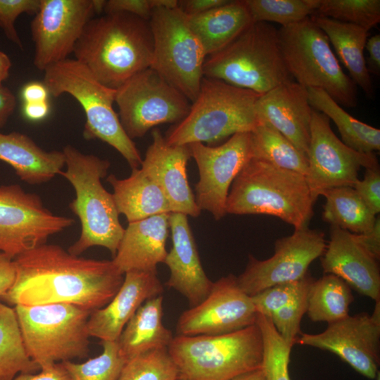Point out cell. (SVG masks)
<instances>
[{
    "instance_id": "6da1fadb",
    "label": "cell",
    "mask_w": 380,
    "mask_h": 380,
    "mask_svg": "<svg viewBox=\"0 0 380 380\" xmlns=\"http://www.w3.org/2000/svg\"><path fill=\"white\" fill-rule=\"evenodd\" d=\"M14 262L15 281L1 299L14 306L65 303L92 312L110 301L124 279L112 260L75 255L56 244H42Z\"/></svg>"
},
{
    "instance_id": "7a4b0ae2",
    "label": "cell",
    "mask_w": 380,
    "mask_h": 380,
    "mask_svg": "<svg viewBox=\"0 0 380 380\" xmlns=\"http://www.w3.org/2000/svg\"><path fill=\"white\" fill-rule=\"evenodd\" d=\"M73 53L101 84L117 89L151 66L153 41L149 22L125 13L94 17L85 25Z\"/></svg>"
},
{
    "instance_id": "3957f363",
    "label": "cell",
    "mask_w": 380,
    "mask_h": 380,
    "mask_svg": "<svg viewBox=\"0 0 380 380\" xmlns=\"http://www.w3.org/2000/svg\"><path fill=\"white\" fill-rule=\"evenodd\" d=\"M314 204L304 175L251 158L231 185L226 213L272 215L301 229L309 227Z\"/></svg>"
},
{
    "instance_id": "277c9868",
    "label": "cell",
    "mask_w": 380,
    "mask_h": 380,
    "mask_svg": "<svg viewBox=\"0 0 380 380\" xmlns=\"http://www.w3.org/2000/svg\"><path fill=\"white\" fill-rule=\"evenodd\" d=\"M63 153L66 170L62 175L72 184L75 198L69 208L80 222L81 233L68 251L80 255L93 246L107 248L114 256L125 229L119 221L113 194L101 183L110 163L93 154H86L70 144Z\"/></svg>"
},
{
    "instance_id": "5b68a950",
    "label": "cell",
    "mask_w": 380,
    "mask_h": 380,
    "mask_svg": "<svg viewBox=\"0 0 380 380\" xmlns=\"http://www.w3.org/2000/svg\"><path fill=\"white\" fill-rule=\"evenodd\" d=\"M260 95L203 77L189 113L168 131L165 141L177 146L211 144L236 133L251 132L259 123L255 103Z\"/></svg>"
},
{
    "instance_id": "8992f818",
    "label": "cell",
    "mask_w": 380,
    "mask_h": 380,
    "mask_svg": "<svg viewBox=\"0 0 380 380\" xmlns=\"http://www.w3.org/2000/svg\"><path fill=\"white\" fill-rule=\"evenodd\" d=\"M203 77L263 94L293 80L284 61L278 29L253 22L227 46L207 56Z\"/></svg>"
},
{
    "instance_id": "52a82bcc",
    "label": "cell",
    "mask_w": 380,
    "mask_h": 380,
    "mask_svg": "<svg viewBox=\"0 0 380 380\" xmlns=\"http://www.w3.org/2000/svg\"><path fill=\"white\" fill-rule=\"evenodd\" d=\"M43 83L50 95H71L86 116L83 137L100 139L117 150L132 169L141 166L142 158L133 140L125 133L113 107L116 89L101 84L77 60L66 58L47 68Z\"/></svg>"
},
{
    "instance_id": "ba28073f",
    "label": "cell",
    "mask_w": 380,
    "mask_h": 380,
    "mask_svg": "<svg viewBox=\"0 0 380 380\" xmlns=\"http://www.w3.org/2000/svg\"><path fill=\"white\" fill-rule=\"evenodd\" d=\"M167 350L179 380H229L262 367L263 344L255 322L224 334L177 335Z\"/></svg>"
},
{
    "instance_id": "9c48e42d",
    "label": "cell",
    "mask_w": 380,
    "mask_h": 380,
    "mask_svg": "<svg viewBox=\"0 0 380 380\" xmlns=\"http://www.w3.org/2000/svg\"><path fill=\"white\" fill-rule=\"evenodd\" d=\"M278 38L286 67L296 82L322 89L340 106H357V86L343 72L326 34L310 17L281 27Z\"/></svg>"
},
{
    "instance_id": "30bf717a",
    "label": "cell",
    "mask_w": 380,
    "mask_h": 380,
    "mask_svg": "<svg viewBox=\"0 0 380 380\" xmlns=\"http://www.w3.org/2000/svg\"><path fill=\"white\" fill-rule=\"evenodd\" d=\"M14 308L27 355L40 369L88 356L91 311L65 303Z\"/></svg>"
},
{
    "instance_id": "8fae6325",
    "label": "cell",
    "mask_w": 380,
    "mask_h": 380,
    "mask_svg": "<svg viewBox=\"0 0 380 380\" xmlns=\"http://www.w3.org/2000/svg\"><path fill=\"white\" fill-rule=\"evenodd\" d=\"M148 22L153 41L151 68L193 102L200 89L207 56L189 26L187 15L178 7L155 8Z\"/></svg>"
},
{
    "instance_id": "7c38bea8",
    "label": "cell",
    "mask_w": 380,
    "mask_h": 380,
    "mask_svg": "<svg viewBox=\"0 0 380 380\" xmlns=\"http://www.w3.org/2000/svg\"><path fill=\"white\" fill-rule=\"evenodd\" d=\"M115 102L121 125L132 140L160 124L179 122L191 107L189 100L151 67L118 88Z\"/></svg>"
},
{
    "instance_id": "4fadbf2b",
    "label": "cell",
    "mask_w": 380,
    "mask_h": 380,
    "mask_svg": "<svg viewBox=\"0 0 380 380\" xmlns=\"http://www.w3.org/2000/svg\"><path fill=\"white\" fill-rule=\"evenodd\" d=\"M74 223L53 214L38 194L18 184L0 185V251L11 258L46 243Z\"/></svg>"
},
{
    "instance_id": "5bb4252c",
    "label": "cell",
    "mask_w": 380,
    "mask_h": 380,
    "mask_svg": "<svg viewBox=\"0 0 380 380\" xmlns=\"http://www.w3.org/2000/svg\"><path fill=\"white\" fill-rule=\"evenodd\" d=\"M308 158L305 179L314 203L328 189L353 187L360 167L379 166L374 153H360L344 144L332 131L329 118L314 109Z\"/></svg>"
},
{
    "instance_id": "9a60e30c",
    "label": "cell",
    "mask_w": 380,
    "mask_h": 380,
    "mask_svg": "<svg viewBox=\"0 0 380 380\" xmlns=\"http://www.w3.org/2000/svg\"><path fill=\"white\" fill-rule=\"evenodd\" d=\"M326 246L322 232L309 227L295 229L291 235L275 241L270 258L260 260L250 255L245 270L236 277L238 284L252 296L272 286L299 280Z\"/></svg>"
},
{
    "instance_id": "2e32d148",
    "label": "cell",
    "mask_w": 380,
    "mask_h": 380,
    "mask_svg": "<svg viewBox=\"0 0 380 380\" xmlns=\"http://www.w3.org/2000/svg\"><path fill=\"white\" fill-rule=\"evenodd\" d=\"M250 132L236 133L217 146L200 142L188 144L199 172L195 186L196 203L201 210L208 211L216 220L226 215L229 188L251 158Z\"/></svg>"
},
{
    "instance_id": "e0dca14e",
    "label": "cell",
    "mask_w": 380,
    "mask_h": 380,
    "mask_svg": "<svg viewBox=\"0 0 380 380\" xmlns=\"http://www.w3.org/2000/svg\"><path fill=\"white\" fill-rule=\"evenodd\" d=\"M95 15L93 0H40L30 23L34 66L44 72L68 58Z\"/></svg>"
},
{
    "instance_id": "ac0fdd59",
    "label": "cell",
    "mask_w": 380,
    "mask_h": 380,
    "mask_svg": "<svg viewBox=\"0 0 380 380\" xmlns=\"http://www.w3.org/2000/svg\"><path fill=\"white\" fill-rule=\"evenodd\" d=\"M380 300L372 315H348L329 324L319 334L300 332L296 343L330 351L369 379L376 376L380 362Z\"/></svg>"
},
{
    "instance_id": "d6986e66",
    "label": "cell",
    "mask_w": 380,
    "mask_h": 380,
    "mask_svg": "<svg viewBox=\"0 0 380 380\" xmlns=\"http://www.w3.org/2000/svg\"><path fill=\"white\" fill-rule=\"evenodd\" d=\"M256 317L251 297L230 274L213 282L206 298L181 314L176 331L188 336L224 334L255 324Z\"/></svg>"
},
{
    "instance_id": "ffe728a7",
    "label": "cell",
    "mask_w": 380,
    "mask_h": 380,
    "mask_svg": "<svg viewBox=\"0 0 380 380\" xmlns=\"http://www.w3.org/2000/svg\"><path fill=\"white\" fill-rule=\"evenodd\" d=\"M142 160L141 170L162 190L172 213L197 217L201 210L189 184L186 165L191 157L188 145H169L158 129Z\"/></svg>"
},
{
    "instance_id": "44dd1931",
    "label": "cell",
    "mask_w": 380,
    "mask_h": 380,
    "mask_svg": "<svg viewBox=\"0 0 380 380\" xmlns=\"http://www.w3.org/2000/svg\"><path fill=\"white\" fill-rule=\"evenodd\" d=\"M329 238L320 259L324 273L340 277L363 296L380 300L379 260L361 246L353 233L331 225Z\"/></svg>"
},
{
    "instance_id": "7402d4cb",
    "label": "cell",
    "mask_w": 380,
    "mask_h": 380,
    "mask_svg": "<svg viewBox=\"0 0 380 380\" xmlns=\"http://www.w3.org/2000/svg\"><path fill=\"white\" fill-rule=\"evenodd\" d=\"M163 290L157 272H126L110 301L91 312L87 325L89 336L101 341H117L138 308L148 299L162 295Z\"/></svg>"
},
{
    "instance_id": "603a6c76",
    "label": "cell",
    "mask_w": 380,
    "mask_h": 380,
    "mask_svg": "<svg viewBox=\"0 0 380 380\" xmlns=\"http://www.w3.org/2000/svg\"><path fill=\"white\" fill-rule=\"evenodd\" d=\"M312 110L308 89L293 80L260 95L255 103L258 118L269 122L307 157Z\"/></svg>"
},
{
    "instance_id": "cb8c5ba5",
    "label": "cell",
    "mask_w": 380,
    "mask_h": 380,
    "mask_svg": "<svg viewBox=\"0 0 380 380\" xmlns=\"http://www.w3.org/2000/svg\"><path fill=\"white\" fill-rule=\"evenodd\" d=\"M169 225L172 245L164 262L170 272L166 285L184 296L191 308L206 298L213 281L202 267L187 215L170 213Z\"/></svg>"
},
{
    "instance_id": "d4e9b609",
    "label": "cell",
    "mask_w": 380,
    "mask_h": 380,
    "mask_svg": "<svg viewBox=\"0 0 380 380\" xmlns=\"http://www.w3.org/2000/svg\"><path fill=\"white\" fill-rule=\"evenodd\" d=\"M170 213L156 215L128 223L112 262L120 272H157L167 251Z\"/></svg>"
},
{
    "instance_id": "484cf974",
    "label": "cell",
    "mask_w": 380,
    "mask_h": 380,
    "mask_svg": "<svg viewBox=\"0 0 380 380\" xmlns=\"http://www.w3.org/2000/svg\"><path fill=\"white\" fill-rule=\"evenodd\" d=\"M0 160L8 164L21 180L40 184L61 175L65 165L63 151H47L32 138L18 132H0Z\"/></svg>"
},
{
    "instance_id": "4316f807",
    "label": "cell",
    "mask_w": 380,
    "mask_h": 380,
    "mask_svg": "<svg viewBox=\"0 0 380 380\" xmlns=\"http://www.w3.org/2000/svg\"><path fill=\"white\" fill-rule=\"evenodd\" d=\"M163 300L162 295L146 300L125 327L117 343L125 362L153 350L168 348L174 336L163 323Z\"/></svg>"
},
{
    "instance_id": "83f0119b",
    "label": "cell",
    "mask_w": 380,
    "mask_h": 380,
    "mask_svg": "<svg viewBox=\"0 0 380 380\" xmlns=\"http://www.w3.org/2000/svg\"><path fill=\"white\" fill-rule=\"evenodd\" d=\"M107 182L113 189L112 194L118 213L124 215L128 223L172 213L162 190L141 168L132 169L130 176L125 179L110 175Z\"/></svg>"
},
{
    "instance_id": "f1b7e54d",
    "label": "cell",
    "mask_w": 380,
    "mask_h": 380,
    "mask_svg": "<svg viewBox=\"0 0 380 380\" xmlns=\"http://www.w3.org/2000/svg\"><path fill=\"white\" fill-rule=\"evenodd\" d=\"M187 16L207 56L222 50L253 23L244 0H229L205 13Z\"/></svg>"
},
{
    "instance_id": "f546056e",
    "label": "cell",
    "mask_w": 380,
    "mask_h": 380,
    "mask_svg": "<svg viewBox=\"0 0 380 380\" xmlns=\"http://www.w3.org/2000/svg\"><path fill=\"white\" fill-rule=\"evenodd\" d=\"M310 17L327 36L354 84L366 96L373 97V84L364 56L369 30L326 17L314 15Z\"/></svg>"
},
{
    "instance_id": "4dcf8cb0",
    "label": "cell",
    "mask_w": 380,
    "mask_h": 380,
    "mask_svg": "<svg viewBox=\"0 0 380 380\" xmlns=\"http://www.w3.org/2000/svg\"><path fill=\"white\" fill-rule=\"evenodd\" d=\"M311 107L325 115L336 125L342 142L350 148L363 153L380 150V130L364 123L348 113L324 91L307 88Z\"/></svg>"
},
{
    "instance_id": "1f68e13d",
    "label": "cell",
    "mask_w": 380,
    "mask_h": 380,
    "mask_svg": "<svg viewBox=\"0 0 380 380\" xmlns=\"http://www.w3.org/2000/svg\"><path fill=\"white\" fill-rule=\"evenodd\" d=\"M250 134L251 158L306 176L308 157L269 122L259 120Z\"/></svg>"
},
{
    "instance_id": "d6a6232c",
    "label": "cell",
    "mask_w": 380,
    "mask_h": 380,
    "mask_svg": "<svg viewBox=\"0 0 380 380\" xmlns=\"http://www.w3.org/2000/svg\"><path fill=\"white\" fill-rule=\"evenodd\" d=\"M354 297L349 285L340 277L324 274L312 283L306 313L312 322H336L349 315Z\"/></svg>"
},
{
    "instance_id": "836d02e7",
    "label": "cell",
    "mask_w": 380,
    "mask_h": 380,
    "mask_svg": "<svg viewBox=\"0 0 380 380\" xmlns=\"http://www.w3.org/2000/svg\"><path fill=\"white\" fill-rule=\"evenodd\" d=\"M322 220L353 234L370 230L376 215H374L350 186L335 187L325 191Z\"/></svg>"
},
{
    "instance_id": "e575fe53",
    "label": "cell",
    "mask_w": 380,
    "mask_h": 380,
    "mask_svg": "<svg viewBox=\"0 0 380 380\" xmlns=\"http://www.w3.org/2000/svg\"><path fill=\"white\" fill-rule=\"evenodd\" d=\"M40 369L27 355L15 308L0 301V380Z\"/></svg>"
},
{
    "instance_id": "d590c367",
    "label": "cell",
    "mask_w": 380,
    "mask_h": 380,
    "mask_svg": "<svg viewBox=\"0 0 380 380\" xmlns=\"http://www.w3.org/2000/svg\"><path fill=\"white\" fill-rule=\"evenodd\" d=\"M253 22L277 23L285 27L313 15L320 0H244Z\"/></svg>"
},
{
    "instance_id": "8d00e7d4",
    "label": "cell",
    "mask_w": 380,
    "mask_h": 380,
    "mask_svg": "<svg viewBox=\"0 0 380 380\" xmlns=\"http://www.w3.org/2000/svg\"><path fill=\"white\" fill-rule=\"evenodd\" d=\"M313 15L356 25L369 30L380 22V1L320 0Z\"/></svg>"
},
{
    "instance_id": "74e56055",
    "label": "cell",
    "mask_w": 380,
    "mask_h": 380,
    "mask_svg": "<svg viewBox=\"0 0 380 380\" xmlns=\"http://www.w3.org/2000/svg\"><path fill=\"white\" fill-rule=\"evenodd\" d=\"M263 344L262 369L267 380H291L289 363L291 347L279 336L270 318L257 313Z\"/></svg>"
},
{
    "instance_id": "f35d334b",
    "label": "cell",
    "mask_w": 380,
    "mask_h": 380,
    "mask_svg": "<svg viewBox=\"0 0 380 380\" xmlns=\"http://www.w3.org/2000/svg\"><path fill=\"white\" fill-rule=\"evenodd\" d=\"M102 353L82 362H63L72 380H116L125 360L117 341H101Z\"/></svg>"
},
{
    "instance_id": "ab89813d",
    "label": "cell",
    "mask_w": 380,
    "mask_h": 380,
    "mask_svg": "<svg viewBox=\"0 0 380 380\" xmlns=\"http://www.w3.org/2000/svg\"><path fill=\"white\" fill-rule=\"evenodd\" d=\"M177 379L179 372L167 349H159L126 362L116 380Z\"/></svg>"
},
{
    "instance_id": "60d3db41",
    "label": "cell",
    "mask_w": 380,
    "mask_h": 380,
    "mask_svg": "<svg viewBox=\"0 0 380 380\" xmlns=\"http://www.w3.org/2000/svg\"><path fill=\"white\" fill-rule=\"evenodd\" d=\"M314 280L309 271L299 280L278 284L251 296L257 313L270 317L295 300Z\"/></svg>"
},
{
    "instance_id": "b9f144b4",
    "label": "cell",
    "mask_w": 380,
    "mask_h": 380,
    "mask_svg": "<svg viewBox=\"0 0 380 380\" xmlns=\"http://www.w3.org/2000/svg\"><path fill=\"white\" fill-rule=\"evenodd\" d=\"M310 287L305 289L292 302L268 317L281 338L291 348L296 343L301 332L300 325L302 317L307 311Z\"/></svg>"
},
{
    "instance_id": "7bdbcfd3",
    "label": "cell",
    "mask_w": 380,
    "mask_h": 380,
    "mask_svg": "<svg viewBox=\"0 0 380 380\" xmlns=\"http://www.w3.org/2000/svg\"><path fill=\"white\" fill-rule=\"evenodd\" d=\"M39 6L40 0H0V27L6 38L20 49L23 46L15 22L23 13L34 15Z\"/></svg>"
},
{
    "instance_id": "ee69618b",
    "label": "cell",
    "mask_w": 380,
    "mask_h": 380,
    "mask_svg": "<svg viewBox=\"0 0 380 380\" xmlns=\"http://www.w3.org/2000/svg\"><path fill=\"white\" fill-rule=\"evenodd\" d=\"M353 188L369 210L377 216L380 213L379 166L366 168L363 179H358Z\"/></svg>"
},
{
    "instance_id": "f6af8a7d",
    "label": "cell",
    "mask_w": 380,
    "mask_h": 380,
    "mask_svg": "<svg viewBox=\"0 0 380 380\" xmlns=\"http://www.w3.org/2000/svg\"><path fill=\"white\" fill-rule=\"evenodd\" d=\"M152 11L150 0H108L104 13H125L148 20Z\"/></svg>"
},
{
    "instance_id": "bcb514c9",
    "label": "cell",
    "mask_w": 380,
    "mask_h": 380,
    "mask_svg": "<svg viewBox=\"0 0 380 380\" xmlns=\"http://www.w3.org/2000/svg\"><path fill=\"white\" fill-rule=\"evenodd\" d=\"M13 380H72L62 362L43 367L38 374H19Z\"/></svg>"
},
{
    "instance_id": "7dc6e473",
    "label": "cell",
    "mask_w": 380,
    "mask_h": 380,
    "mask_svg": "<svg viewBox=\"0 0 380 380\" xmlns=\"http://www.w3.org/2000/svg\"><path fill=\"white\" fill-rule=\"evenodd\" d=\"M361 246L377 260L380 258V217H376L372 228L364 233L355 234Z\"/></svg>"
},
{
    "instance_id": "c3c4849f",
    "label": "cell",
    "mask_w": 380,
    "mask_h": 380,
    "mask_svg": "<svg viewBox=\"0 0 380 380\" xmlns=\"http://www.w3.org/2000/svg\"><path fill=\"white\" fill-rule=\"evenodd\" d=\"M16 276L14 259L0 251V299L13 286Z\"/></svg>"
},
{
    "instance_id": "681fc988",
    "label": "cell",
    "mask_w": 380,
    "mask_h": 380,
    "mask_svg": "<svg viewBox=\"0 0 380 380\" xmlns=\"http://www.w3.org/2000/svg\"><path fill=\"white\" fill-rule=\"evenodd\" d=\"M229 0H180L178 8L187 15L205 13L226 4Z\"/></svg>"
},
{
    "instance_id": "f907efd6",
    "label": "cell",
    "mask_w": 380,
    "mask_h": 380,
    "mask_svg": "<svg viewBox=\"0 0 380 380\" xmlns=\"http://www.w3.org/2000/svg\"><path fill=\"white\" fill-rule=\"evenodd\" d=\"M49 95L44 84L39 82H30L26 84L21 90L23 103L48 101Z\"/></svg>"
},
{
    "instance_id": "816d5d0a",
    "label": "cell",
    "mask_w": 380,
    "mask_h": 380,
    "mask_svg": "<svg viewBox=\"0 0 380 380\" xmlns=\"http://www.w3.org/2000/svg\"><path fill=\"white\" fill-rule=\"evenodd\" d=\"M365 48L368 52L366 65L369 72L379 75L380 72V35L375 34L367 39Z\"/></svg>"
},
{
    "instance_id": "f5cc1de1",
    "label": "cell",
    "mask_w": 380,
    "mask_h": 380,
    "mask_svg": "<svg viewBox=\"0 0 380 380\" xmlns=\"http://www.w3.org/2000/svg\"><path fill=\"white\" fill-rule=\"evenodd\" d=\"M16 106V99L12 91L0 85V128L7 122Z\"/></svg>"
},
{
    "instance_id": "db71d44e",
    "label": "cell",
    "mask_w": 380,
    "mask_h": 380,
    "mask_svg": "<svg viewBox=\"0 0 380 380\" xmlns=\"http://www.w3.org/2000/svg\"><path fill=\"white\" fill-rule=\"evenodd\" d=\"M50 105L48 101L23 103V113L31 121H39L44 119L49 113Z\"/></svg>"
},
{
    "instance_id": "11a10c76",
    "label": "cell",
    "mask_w": 380,
    "mask_h": 380,
    "mask_svg": "<svg viewBox=\"0 0 380 380\" xmlns=\"http://www.w3.org/2000/svg\"><path fill=\"white\" fill-rule=\"evenodd\" d=\"M229 380H267V379L260 367L239 374Z\"/></svg>"
},
{
    "instance_id": "9f6ffc18",
    "label": "cell",
    "mask_w": 380,
    "mask_h": 380,
    "mask_svg": "<svg viewBox=\"0 0 380 380\" xmlns=\"http://www.w3.org/2000/svg\"><path fill=\"white\" fill-rule=\"evenodd\" d=\"M11 61L9 57L0 50V85L9 76Z\"/></svg>"
},
{
    "instance_id": "6f0895ef",
    "label": "cell",
    "mask_w": 380,
    "mask_h": 380,
    "mask_svg": "<svg viewBox=\"0 0 380 380\" xmlns=\"http://www.w3.org/2000/svg\"><path fill=\"white\" fill-rule=\"evenodd\" d=\"M152 10L155 8H175L178 6V0H150Z\"/></svg>"
},
{
    "instance_id": "680465c9",
    "label": "cell",
    "mask_w": 380,
    "mask_h": 380,
    "mask_svg": "<svg viewBox=\"0 0 380 380\" xmlns=\"http://www.w3.org/2000/svg\"><path fill=\"white\" fill-rule=\"evenodd\" d=\"M177 380H179V379H177Z\"/></svg>"
}]
</instances>
